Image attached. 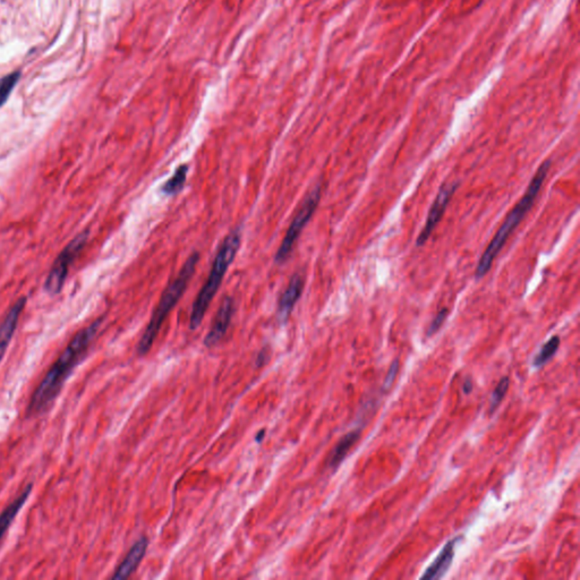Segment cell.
<instances>
[{
  "mask_svg": "<svg viewBox=\"0 0 580 580\" xmlns=\"http://www.w3.org/2000/svg\"><path fill=\"white\" fill-rule=\"evenodd\" d=\"M102 324V319H96L94 322L87 325V328L80 330L73 339L70 340L66 349L49 368L37 389L34 390L26 410L28 417L40 415L48 410V407L62 391L65 381L72 374L76 365L87 355V349Z\"/></svg>",
  "mask_w": 580,
  "mask_h": 580,
  "instance_id": "obj_1",
  "label": "cell"
},
{
  "mask_svg": "<svg viewBox=\"0 0 580 580\" xmlns=\"http://www.w3.org/2000/svg\"><path fill=\"white\" fill-rule=\"evenodd\" d=\"M552 165V160H547L544 161L540 168L536 171V174L530 180V185H528L527 191L524 194V197L520 199L518 203L515 205V208L509 212L505 221L502 224L501 227L496 231L493 239L490 241V244L486 247V250L483 253V256L479 258L478 264L476 266V271H475V278L476 279H482L492 268L494 260L496 256L501 252L502 248L507 243L508 239L510 237L511 234L515 231L519 224L522 221V219L526 217L530 209L532 208L534 202H535L536 197L538 193L541 191L542 186L544 182L547 180V174H549V168Z\"/></svg>",
  "mask_w": 580,
  "mask_h": 580,
  "instance_id": "obj_2",
  "label": "cell"
},
{
  "mask_svg": "<svg viewBox=\"0 0 580 580\" xmlns=\"http://www.w3.org/2000/svg\"><path fill=\"white\" fill-rule=\"evenodd\" d=\"M241 231L239 228L230 231L229 235L224 239L221 246L219 248L212 268L209 273L208 279L203 285L202 289L199 290L197 300L194 302L193 309H192L191 319H190V328L192 330L199 328L202 323L203 317L208 311L211 302L216 296L217 292L220 288L222 279H224L226 272L230 264L233 263L234 258L237 256L239 246H241Z\"/></svg>",
  "mask_w": 580,
  "mask_h": 580,
  "instance_id": "obj_3",
  "label": "cell"
},
{
  "mask_svg": "<svg viewBox=\"0 0 580 580\" xmlns=\"http://www.w3.org/2000/svg\"><path fill=\"white\" fill-rule=\"evenodd\" d=\"M199 261V253L194 252L186 260L185 263L180 269V273L175 278V280L169 283L168 287L163 292V296H161L159 303H158L157 309L153 312L149 324L146 327L143 336L138 342V353L141 356H144L151 349L153 342L157 339L160 329L165 322V317H168L169 313L173 311L177 303L180 302L182 294L187 288L188 283L191 281L194 272L197 270Z\"/></svg>",
  "mask_w": 580,
  "mask_h": 580,
  "instance_id": "obj_4",
  "label": "cell"
},
{
  "mask_svg": "<svg viewBox=\"0 0 580 580\" xmlns=\"http://www.w3.org/2000/svg\"><path fill=\"white\" fill-rule=\"evenodd\" d=\"M319 199H321V186L317 185V187L313 188L307 194V197L304 199L303 204L296 213L294 220L287 229L286 236L283 237V243H281L280 247H279V250L275 254V263L283 264L288 260L289 256L292 254L294 245L300 239V234H302L304 228L306 227V224H309L312 217L314 214Z\"/></svg>",
  "mask_w": 580,
  "mask_h": 580,
  "instance_id": "obj_5",
  "label": "cell"
},
{
  "mask_svg": "<svg viewBox=\"0 0 580 580\" xmlns=\"http://www.w3.org/2000/svg\"><path fill=\"white\" fill-rule=\"evenodd\" d=\"M87 237H89V231L87 230L82 231L76 236L75 239H72L67 246L65 247L60 254L57 256L56 261L53 262L45 283V288L48 294L57 295L62 292L68 271H70V266L84 248Z\"/></svg>",
  "mask_w": 580,
  "mask_h": 580,
  "instance_id": "obj_6",
  "label": "cell"
},
{
  "mask_svg": "<svg viewBox=\"0 0 580 580\" xmlns=\"http://www.w3.org/2000/svg\"><path fill=\"white\" fill-rule=\"evenodd\" d=\"M458 187H459V182L443 184L440 191L437 193V197H435L434 202L432 204V208L429 209V216L426 219L423 229H422L417 239H416V246L422 247L426 244V241H429L437 224L441 221L443 214L448 208L449 202H450V199H452L454 194L457 191Z\"/></svg>",
  "mask_w": 580,
  "mask_h": 580,
  "instance_id": "obj_7",
  "label": "cell"
},
{
  "mask_svg": "<svg viewBox=\"0 0 580 580\" xmlns=\"http://www.w3.org/2000/svg\"><path fill=\"white\" fill-rule=\"evenodd\" d=\"M234 312H235V303H234L233 298L229 296L224 297L221 305L217 312L216 317L213 319L212 327L205 336L204 345L207 347L216 346L224 338V334H227Z\"/></svg>",
  "mask_w": 580,
  "mask_h": 580,
  "instance_id": "obj_8",
  "label": "cell"
},
{
  "mask_svg": "<svg viewBox=\"0 0 580 580\" xmlns=\"http://www.w3.org/2000/svg\"><path fill=\"white\" fill-rule=\"evenodd\" d=\"M304 289V279L302 275H292V280L289 281L286 290L283 292L278 303V321L280 323L287 322L289 315L292 314L295 305L300 300Z\"/></svg>",
  "mask_w": 580,
  "mask_h": 580,
  "instance_id": "obj_9",
  "label": "cell"
},
{
  "mask_svg": "<svg viewBox=\"0 0 580 580\" xmlns=\"http://www.w3.org/2000/svg\"><path fill=\"white\" fill-rule=\"evenodd\" d=\"M26 305V298L21 297L14 305L11 306V309L9 310L3 322L0 324V362L3 361L6 351L13 339L17 324H18V319Z\"/></svg>",
  "mask_w": 580,
  "mask_h": 580,
  "instance_id": "obj_10",
  "label": "cell"
},
{
  "mask_svg": "<svg viewBox=\"0 0 580 580\" xmlns=\"http://www.w3.org/2000/svg\"><path fill=\"white\" fill-rule=\"evenodd\" d=\"M148 545H149L148 538L141 537L133 545L132 549H129L126 558L124 559L123 562L116 569L115 574L112 576V579H126V578L132 575L135 569L138 568V564H141V561L143 560Z\"/></svg>",
  "mask_w": 580,
  "mask_h": 580,
  "instance_id": "obj_11",
  "label": "cell"
},
{
  "mask_svg": "<svg viewBox=\"0 0 580 580\" xmlns=\"http://www.w3.org/2000/svg\"><path fill=\"white\" fill-rule=\"evenodd\" d=\"M460 537L454 538L452 541H449L446 544V547H443L442 551L439 553L437 559L433 561V564L425 570L424 575L422 576L423 580L437 579V578L443 577L446 575L449 568L452 566V560L454 557V547L457 545V542L459 541Z\"/></svg>",
  "mask_w": 580,
  "mask_h": 580,
  "instance_id": "obj_12",
  "label": "cell"
},
{
  "mask_svg": "<svg viewBox=\"0 0 580 580\" xmlns=\"http://www.w3.org/2000/svg\"><path fill=\"white\" fill-rule=\"evenodd\" d=\"M32 488H33V485L28 484L23 490L22 493L17 496L16 499L11 502V505H7L5 510L0 515V540L4 537L6 532L11 527V525L16 518L17 513L22 510L23 505H26L28 498L31 496Z\"/></svg>",
  "mask_w": 580,
  "mask_h": 580,
  "instance_id": "obj_13",
  "label": "cell"
},
{
  "mask_svg": "<svg viewBox=\"0 0 580 580\" xmlns=\"http://www.w3.org/2000/svg\"><path fill=\"white\" fill-rule=\"evenodd\" d=\"M361 431H362L361 427H359V429H353V431L349 432L347 434L344 435V437H341V440L336 443V446L334 447V450L331 452L330 458H329L328 463L329 466H330V469H336L339 467L340 464L347 457L348 452H351V449L353 448V447L356 444L357 441L359 440Z\"/></svg>",
  "mask_w": 580,
  "mask_h": 580,
  "instance_id": "obj_14",
  "label": "cell"
},
{
  "mask_svg": "<svg viewBox=\"0 0 580 580\" xmlns=\"http://www.w3.org/2000/svg\"><path fill=\"white\" fill-rule=\"evenodd\" d=\"M188 165H182L176 169L174 175L163 184L161 193L169 197H174L182 191L187 180Z\"/></svg>",
  "mask_w": 580,
  "mask_h": 580,
  "instance_id": "obj_15",
  "label": "cell"
},
{
  "mask_svg": "<svg viewBox=\"0 0 580 580\" xmlns=\"http://www.w3.org/2000/svg\"><path fill=\"white\" fill-rule=\"evenodd\" d=\"M560 336H552L547 344H544L543 347L541 348V351H540V353H538L535 359H534V362H532L534 366L540 368V366H543L544 364H547L549 359H552L555 353L558 351L559 347H560Z\"/></svg>",
  "mask_w": 580,
  "mask_h": 580,
  "instance_id": "obj_16",
  "label": "cell"
},
{
  "mask_svg": "<svg viewBox=\"0 0 580 580\" xmlns=\"http://www.w3.org/2000/svg\"><path fill=\"white\" fill-rule=\"evenodd\" d=\"M20 79V70H16L14 73L9 74V75L4 76L0 79V106H4L7 102L11 91L14 90V87H16Z\"/></svg>",
  "mask_w": 580,
  "mask_h": 580,
  "instance_id": "obj_17",
  "label": "cell"
},
{
  "mask_svg": "<svg viewBox=\"0 0 580 580\" xmlns=\"http://www.w3.org/2000/svg\"><path fill=\"white\" fill-rule=\"evenodd\" d=\"M509 385H510V381H509V378H507V376L502 378L501 380H500L499 383L496 384V389L493 390V393H492V395H491V412H496V408L500 406L502 400H503L505 395H507Z\"/></svg>",
  "mask_w": 580,
  "mask_h": 580,
  "instance_id": "obj_18",
  "label": "cell"
},
{
  "mask_svg": "<svg viewBox=\"0 0 580 580\" xmlns=\"http://www.w3.org/2000/svg\"><path fill=\"white\" fill-rule=\"evenodd\" d=\"M449 314V310L444 309L441 310L437 315H435L434 319H432L431 324H429V329H427V336H432L433 334H437L439 329L442 327L443 323L446 321L447 317H448Z\"/></svg>",
  "mask_w": 580,
  "mask_h": 580,
  "instance_id": "obj_19",
  "label": "cell"
},
{
  "mask_svg": "<svg viewBox=\"0 0 580 580\" xmlns=\"http://www.w3.org/2000/svg\"><path fill=\"white\" fill-rule=\"evenodd\" d=\"M399 371V361L398 359H395L393 361V364L390 366L389 372H388L387 376L384 378L383 382V387H382V390L383 391H388V390L391 388V385L393 384V381H395V376L398 374Z\"/></svg>",
  "mask_w": 580,
  "mask_h": 580,
  "instance_id": "obj_20",
  "label": "cell"
},
{
  "mask_svg": "<svg viewBox=\"0 0 580 580\" xmlns=\"http://www.w3.org/2000/svg\"><path fill=\"white\" fill-rule=\"evenodd\" d=\"M471 389H473V384H471V380H466L463 385L464 393H471Z\"/></svg>",
  "mask_w": 580,
  "mask_h": 580,
  "instance_id": "obj_21",
  "label": "cell"
},
{
  "mask_svg": "<svg viewBox=\"0 0 580 580\" xmlns=\"http://www.w3.org/2000/svg\"><path fill=\"white\" fill-rule=\"evenodd\" d=\"M263 437L264 431H262L261 433H260V434H258V437H256V441H258V442H261V440L262 439H263Z\"/></svg>",
  "mask_w": 580,
  "mask_h": 580,
  "instance_id": "obj_22",
  "label": "cell"
}]
</instances>
